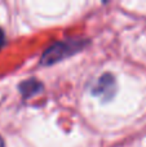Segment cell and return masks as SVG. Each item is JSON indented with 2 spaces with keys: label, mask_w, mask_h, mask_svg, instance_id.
<instances>
[{
  "label": "cell",
  "mask_w": 146,
  "mask_h": 147,
  "mask_svg": "<svg viewBox=\"0 0 146 147\" xmlns=\"http://www.w3.org/2000/svg\"><path fill=\"white\" fill-rule=\"evenodd\" d=\"M85 45V43L78 40H70V41H59L51 47L49 49H47L45 53L43 54L40 62L41 65H53L56 62L61 61L62 58L71 56V54L76 53L78 51L83 48Z\"/></svg>",
  "instance_id": "6da1fadb"
},
{
  "label": "cell",
  "mask_w": 146,
  "mask_h": 147,
  "mask_svg": "<svg viewBox=\"0 0 146 147\" xmlns=\"http://www.w3.org/2000/svg\"><path fill=\"white\" fill-rule=\"evenodd\" d=\"M4 43H5V35H4V31L0 28V48L4 45Z\"/></svg>",
  "instance_id": "277c9868"
},
{
  "label": "cell",
  "mask_w": 146,
  "mask_h": 147,
  "mask_svg": "<svg viewBox=\"0 0 146 147\" xmlns=\"http://www.w3.org/2000/svg\"><path fill=\"white\" fill-rule=\"evenodd\" d=\"M0 147H4V141H3L1 137H0Z\"/></svg>",
  "instance_id": "5b68a950"
},
{
  "label": "cell",
  "mask_w": 146,
  "mask_h": 147,
  "mask_svg": "<svg viewBox=\"0 0 146 147\" xmlns=\"http://www.w3.org/2000/svg\"><path fill=\"white\" fill-rule=\"evenodd\" d=\"M116 84L115 79L111 74H103L100 79L97 80L96 85L93 86L92 93L95 96H98L103 99V101H110L115 94Z\"/></svg>",
  "instance_id": "7a4b0ae2"
},
{
  "label": "cell",
  "mask_w": 146,
  "mask_h": 147,
  "mask_svg": "<svg viewBox=\"0 0 146 147\" xmlns=\"http://www.w3.org/2000/svg\"><path fill=\"white\" fill-rule=\"evenodd\" d=\"M41 89H43L41 83L35 79H28V80H25L20 84V92L25 98L32 96V94H36Z\"/></svg>",
  "instance_id": "3957f363"
}]
</instances>
